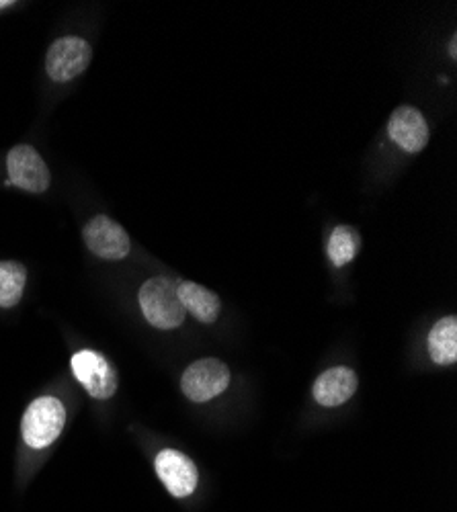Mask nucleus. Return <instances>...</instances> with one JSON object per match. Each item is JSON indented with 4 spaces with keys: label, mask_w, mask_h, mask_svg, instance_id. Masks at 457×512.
Wrapping results in <instances>:
<instances>
[{
    "label": "nucleus",
    "mask_w": 457,
    "mask_h": 512,
    "mask_svg": "<svg viewBox=\"0 0 457 512\" xmlns=\"http://www.w3.org/2000/svg\"><path fill=\"white\" fill-rule=\"evenodd\" d=\"M177 289L185 312H191L203 324H212L218 320L222 304L214 291L205 289L203 285L193 281H181Z\"/></svg>",
    "instance_id": "9b49d317"
},
{
    "label": "nucleus",
    "mask_w": 457,
    "mask_h": 512,
    "mask_svg": "<svg viewBox=\"0 0 457 512\" xmlns=\"http://www.w3.org/2000/svg\"><path fill=\"white\" fill-rule=\"evenodd\" d=\"M66 426V408L54 396H41L29 404L23 414L21 435L29 449H46L62 435Z\"/></svg>",
    "instance_id": "f03ea898"
},
{
    "label": "nucleus",
    "mask_w": 457,
    "mask_h": 512,
    "mask_svg": "<svg viewBox=\"0 0 457 512\" xmlns=\"http://www.w3.org/2000/svg\"><path fill=\"white\" fill-rule=\"evenodd\" d=\"M179 283L169 277H152L140 291L138 302L146 322L158 330H175L185 322V308L179 297Z\"/></svg>",
    "instance_id": "f257e3e1"
},
{
    "label": "nucleus",
    "mask_w": 457,
    "mask_h": 512,
    "mask_svg": "<svg viewBox=\"0 0 457 512\" xmlns=\"http://www.w3.org/2000/svg\"><path fill=\"white\" fill-rule=\"evenodd\" d=\"M449 54H451V58H455V54H457L455 52V37L451 39V44H449Z\"/></svg>",
    "instance_id": "dca6fc26"
},
{
    "label": "nucleus",
    "mask_w": 457,
    "mask_h": 512,
    "mask_svg": "<svg viewBox=\"0 0 457 512\" xmlns=\"http://www.w3.org/2000/svg\"><path fill=\"white\" fill-rule=\"evenodd\" d=\"M427 347L433 363L447 367L457 361V318H441L429 332Z\"/></svg>",
    "instance_id": "f8f14e48"
},
{
    "label": "nucleus",
    "mask_w": 457,
    "mask_h": 512,
    "mask_svg": "<svg viewBox=\"0 0 457 512\" xmlns=\"http://www.w3.org/2000/svg\"><path fill=\"white\" fill-rule=\"evenodd\" d=\"M158 480L175 498H187L195 492L199 474L195 463L177 449H162L154 461Z\"/></svg>",
    "instance_id": "6e6552de"
},
{
    "label": "nucleus",
    "mask_w": 457,
    "mask_h": 512,
    "mask_svg": "<svg viewBox=\"0 0 457 512\" xmlns=\"http://www.w3.org/2000/svg\"><path fill=\"white\" fill-rule=\"evenodd\" d=\"M72 373L85 392L95 400H111L117 394L119 377L109 361L91 349H82L72 355Z\"/></svg>",
    "instance_id": "7ed1b4c3"
},
{
    "label": "nucleus",
    "mask_w": 457,
    "mask_h": 512,
    "mask_svg": "<svg viewBox=\"0 0 457 512\" xmlns=\"http://www.w3.org/2000/svg\"><path fill=\"white\" fill-rule=\"evenodd\" d=\"M228 386L230 369L220 359H199L191 363L181 377L183 394L197 404L218 398L228 390Z\"/></svg>",
    "instance_id": "20e7f679"
},
{
    "label": "nucleus",
    "mask_w": 457,
    "mask_h": 512,
    "mask_svg": "<svg viewBox=\"0 0 457 512\" xmlns=\"http://www.w3.org/2000/svg\"><path fill=\"white\" fill-rule=\"evenodd\" d=\"M390 140L406 154H419L429 144V125L419 109L398 107L388 121Z\"/></svg>",
    "instance_id": "1a4fd4ad"
},
{
    "label": "nucleus",
    "mask_w": 457,
    "mask_h": 512,
    "mask_svg": "<svg viewBox=\"0 0 457 512\" xmlns=\"http://www.w3.org/2000/svg\"><path fill=\"white\" fill-rule=\"evenodd\" d=\"M9 7H15L13 0H0V11H3V9H9Z\"/></svg>",
    "instance_id": "2eb2a0df"
},
{
    "label": "nucleus",
    "mask_w": 457,
    "mask_h": 512,
    "mask_svg": "<svg viewBox=\"0 0 457 512\" xmlns=\"http://www.w3.org/2000/svg\"><path fill=\"white\" fill-rule=\"evenodd\" d=\"M361 248V236L355 228L351 226H337L335 230L330 232L328 238V261L335 265L337 269L347 267Z\"/></svg>",
    "instance_id": "ddd939ff"
},
{
    "label": "nucleus",
    "mask_w": 457,
    "mask_h": 512,
    "mask_svg": "<svg viewBox=\"0 0 457 512\" xmlns=\"http://www.w3.org/2000/svg\"><path fill=\"white\" fill-rule=\"evenodd\" d=\"M87 248L103 261H121L132 250V240L115 220L107 216H95L82 230Z\"/></svg>",
    "instance_id": "0eeeda50"
},
{
    "label": "nucleus",
    "mask_w": 457,
    "mask_h": 512,
    "mask_svg": "<svg viewBox=\"0 0 457 512\" xmlns=\"http://www.w3.org/2000/svg\"><path fill=\"white\" fill-rule=\"evenodd\" d=\"M27 269L17 261H0V308H15L25 291Z\"/></svg>",
    "instance_id": "4468645a"
},
{
    "label": "nucleus",
    "mask_w": 457,
    "mask_h": 512,
    "mask_svg": "<svg viewBox=\"0 0 457 512\" xmlns=\"http://www.w3.org/2000/svg\"><path fill=\"white\" fill-rule=\"evenodd\" d=\"M7 173L11 185L35 195L46 193L52 183L46 160L29 144H19L11 148V152L7 154Z\"/></svg>",
    "instance_id": "423d86ee"
},
{
    "label": "nucleus",
    "mask_w": 457,
    "mask_h": 512,
    "mask_svg": "<svg viewBox=\"0 0 457 512\" xmlns=\"http://www.w3.org/2000/svg\"><path fill=\"white\" fill-rule=\"evenodd\" d=\"M359 379L357 373L349 367H332L324 371L316 381H314V400L324 406V408H335L343 406L347 400L353 398L357 392Z\"/></svg>",
    "instance_id": "9d476101"
},
{
    "label": "nucleus",
    "mask_w": 457,
    "mask_h": 512,
    "mask_svg": "<svg viewBox=\"0 0 457 512\" xmlns=\"http://www.w3.org/2000/svg\"><path fill=\"white\" fill-rule=\"evenodd\" d=\"M91 60H93V48L87 39L74 37V35L60 37L48 50L46 72L54 82L64 84L85 72Z\"/></svg>",
    "instance_id": "39448f33"
}]
</instances>
